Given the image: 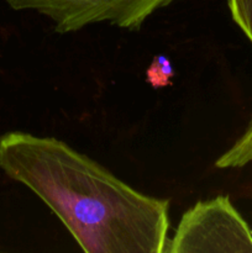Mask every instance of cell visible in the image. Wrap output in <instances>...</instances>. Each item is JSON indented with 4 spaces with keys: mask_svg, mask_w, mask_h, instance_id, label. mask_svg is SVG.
<instances>
[{
    "mask_svg": "<svg viewBox=\"0 0 252 253\" xmlns=\"http://www.w3.org/2000/svg\"><path fill=\"white\" fill-rule=\"evenodd\" d=\"M0 168L34 192L85 253H166L169 200L131 188L52 136H0Z\"/></svg>",
    "mask_w": 252,
    "mask_h": 253,
    "instance_id": "obj_1",
    "label": "cell"
},
{
    "mask_svg": "<svg viewBox=\"0 0 252 253\" xmlns=\"http://www.w3.org/2000/svg\"><path fill=\"white\" fill-rule=\"evenodd\" d=\"M252 253V230L227 195L198 202L182 215L168 253Z\"/></svg>",
    "mask_w": 252,
    "mask_h": 253,
    "instance_id": "obj_2",
    "label": "cell"
},
{
    "mask_svg": "<svg viewBox=\"0 0 252 253\" xmlns=\"http://www.w3.org/2000/svg\"><path fill=\"white\" fill-rule=\"evenodd\" d=\"M177 0H6L14 10H34L48 17L58 34L95 24L138 31L146 20Z\"/></svg>",
    "mask_w": 252,
    "mask_h": 253,
    "instance_id": "obj_3",
    "label": "cell"
},
{
    "mask_svg": "<svg viewBox=\"0 0 252 253\" xmlns=\"http://www.w3.org/2000/svg\"><path fill=\"white\" fill-rule=\"evenodd\" d=\"M252 162V113L242 135L215 162L220 169L241 168Z\"/></svg>",
    "mask_w": 252,
    "mask_h": 253,
    "instance_id": "obj_4",
    "label": "cell"
},
{
    "mask_svg": "<svg viewBox=\"0 0 252 253\" xmlns=\"http://www.w3.org/2000/svg\"><path fill=\"white\" fill-rule=\"evenodd\" d=\"M173 77H174V69L172 62L166 54L156 56L146 72L147 82L156 89L169 85Z\"/></svg>",
    "mask_w": 252,
    "mask_h": 253,
    "instance_id": "obj_5",
    "label": "cell"
},
{
    "mask_svg": "<svg viewBox=\"0 0 252 253\" xmlns=\"http://www.w3.org/2000/svg\"><path fill=\"white\" fill-rule=\"evenodd\" d=\"M235 24L252 43V0H227Z\"/></svg>",
    "mask_w": 252,
    "mask_h": 253,
    "instance_id": "obj_6",
    "label": "cell"
}]
</instances>
